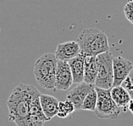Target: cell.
<instances>
[{"label":"cell","mask_w":133,"mask_h":126,"mask_svg":"<svg viewBox=\"0 0 133 126\" xmlns=\"http://www.w3.org/2000/svg\"><path fill=\"white\" fill-rule=\"evenodd\" d=\"M85 54L80 53L78 55L68 61V64L72 74L73 83L80 84L83 82V72H84V58Z\"/></svg>","instance_id":"8fae6325"},{"label":"cell","mask_w":133,"mask_h":126,"mask_svg":"<svg viewBox=\"0 0 133 126\" xmlns=\"http://www.w3.org/2000/svg\"><path fill=\"white\" fill-rule=\"evenodd\" d=\"M94 87H95L94 85L87 84L84 81L80 84H77V86H76L67 93L66 99L73 103L76 110H80L84 98Z\"/></svg>","instance_id":"ba28073f"},{"label":"cell","mask_w":133,"mask_h":126,"mask_svg":"<svg viewBox=\"0 0 133 126\" xmlns=\"http://www.w3.org/2000/svg\"><path fill=\"white\" fill-rule=\"evenodd\" d=\"M127 110L130 111V113L133 115V98L131 99L128 102V105H127Z\"/></svg>","instance_id":"ac0fdd59"},{"label":"cell","mask_w":133,"mask_h":126,"mask_svg":"<svg viewBox=\"0 0 133 126\" xmlns=\"http://www.w3.org/2000/svg\"><path fill=\"white\" fill-rule=\"evenodd\" d=\"M96 103H97V92H96L95 87H94L92 91L86 96V97L84 98L82 107H81V109H82V110L94 112Z\"/></svg>","instance_id":"5bb4252c"},{"label":"cell","mask_w":133,"mask_h":126,"mask_svg":"<svg viewBox=\"0 0 133 126\" xmlns=\"http://www.w3.org/2000/svg\"><path fill=\"white\" fill-rule=\"evenodd\" d=\"M56 69L57 59L53 53H44L36 61L33 75L39 86L48 91H54Z\"/></svg>","instance_id":"3957f363"},{"label":"cell","mask_w":133,"mask_h":126,"mask_svg":"<svg viewBox=\"0 0 133 126\" xmlns=\"http://www.w3.org/2000/svg\"><path fill=\"white\" fill-rule=\"evenodd\" d=\"M81 53L88 56H97L109 51V39L103 31L96 28L83 30L77 39Z\"/></svg>","instance_id":"7a4b0ae2"},{"label":"cell","mask_w":133,"mask_h":126,"mask_svg":"<svg viewBox=\"0 0 133 126\" xmlns=\"http://www.w3.org/2000/svg\"><path fill=\"white\" fill-rule=\"evenodd\" d=\"M40 104L48 121L56 116L59 108V100L56 97L48 94H40Z\"/></svg>","instance_id":"30bf717a"},{"label":"cell","mask_w":133,"mask_h":126,"mask_svg":"<svg viewBox=\"0 0 133 126\" xmlns=\"http://www.w3.org/2000/svg\"><path fill=\"white\" fill-rule=\"evenodd\" d=\"M121 86L129 93L131 99L133 98V69L130 72L128 76L123 80Z\"/></svg>","instance_id":"2e32d148"},{"label":"cell","mask_w":133,"mask_h":126,"mask_svg":"<svg viewBox=\"0 0 133 126\" xmlns=\"http://www.w3.org/2000/svg\"><path fill=\"white\" fill-rule=\"evenodd\" d=\"M0 31H1V29H0Z\"/></svg>","instance_id":"d6986e66"},{"label":"cell","mask_w":133,"mask_h":126,"mask_svg":"<svg viewBox=\"0 0 133 126\" xmlns=\"http://www.w3.org/2000/svg\"><path fill=\"white\" fill-rule=\"evenodd\" d=\"M72 84V74L68 62L57 60L54 91H67Z\"/></svg>","instance_id":"8992f818"},{"label":"cell","mask_w":133,"mask_h":126,"mask_svg":"<svg viewBox=\"0 0 133 126\" xmlns=\"http://www.w3.org/2000/svg\"><path fill=\"white\" fill-rule=\"evenodd\" d=\"M81 53L80 46L76 41H69L57 46L54 55L57 60L68 62Z\"/></svg>","instance_id":"9c48e42d"},{"label":"cell","mask_w":133,"mask_h":126,"mask_svg":"<svg viewBox=\"0 0 133 126\" xmlns=\"http://www.w3.org/2000/svg\"><path fill=\"white\" fill-rule=\"evenodd\" d=\"M111 97L119 108H121L122 111H127V105L131 100L129 93L123 88L121 86H113L109 89Z\"/></svg>","instance_id":"7c38bea8"},{"label":"cell","mask_w":133,"mask_h":126,"mask_svg":"<svg viewBox=\"0 0 133 126\" xmlns=\"http://www.w3.org/2000/svg\"><path fill=\"white\" fill-rule=\"evenodd\" d=\"M133 69V64L129 59L121 56L113 58V86H121V84Z\"/></svg>","instance_id":"52a82bcc"},{"label":"cell","mask_w":133,"mask_h":126,"mask_svg":"<svg viewBox=\"0 0 133 126\" xmlns=\"http://www.w3.org/2000/svg\"><path fill=\"white\" fill-rule=\"evenodd\" d=\"M113 58L109 51L96 56L97 76L94 86L97 88L109 90L113 87Z\"/></svg>","instance_id":"277c9868"},{"label":"cell","mask_w":133,"mask_h":126,"mask_svg":"<svg viewBox=\"0 0 133 126\" xmlns=\"http://www.w3.org/2000/svg\"><path fill=\"white\" fill-rule=\"evenodd\" d=\"M97 76V63L95 56L87 55L84 58L83 81L94 85Z\"/></svg>","instance_id":"4fadbf2b"},{"label":"cell","mask_w":133,"mask_h":126,"mask_svg":"<svg viewBox=\"0 0 133 126\" xmlns=\"http://www.w3.org/2000/svg\"><path fill=\"white\" fill-rule=\"evenodd\" d=\"M75 110L76 109H75L73 103L68 99H65L63 102H59V108H58V113L56 116L64 118L72 114Z\"/></svg>","instance_id":"9a60e30c"},{"label":"cell","mask_w":133,"mask_h":126,"mask_svg":"<svg viewBox=\"0 0 133 126\" xmlns=\"http://www.w3.org/2000/svg\"><path fill=\"white\" fill-rule=\"evenodd\" d=\"M33 86L20 84L13 90L7 101L9 120L17 126H26L30 116V98Z\"/></svg>","instance_id":"6da1fadb"},{"label":"cell","mask_w":133,"mask_h":126,"mask_svg":"<svg viewBox=\"0 0 133 126\" xmlns=\"http://www.w3.org/2000/svg\"><path fill=\"white\" fill-rule=\"evenodd\" d=\"M124 14L127 20L133 25V0H127L124 7Z\"/></svg>","instance_id":"e0dca14e"},{"label":"cell","mask_w":133,"mask_h":126,"mask_svg":"<svg viewBox=\"0 0 133 126\" xmlns=\"http://www.w3.org/2000/svg\"><path fill=\"white\" fill-rule=\"evenodd\" d=\"M97 103L94 113L99 118L115 119L122 112L121 108L115 104L111 97L109 90L97 88Z\"/></svg>","instance_id":"5b68a950"}]
</instances>
